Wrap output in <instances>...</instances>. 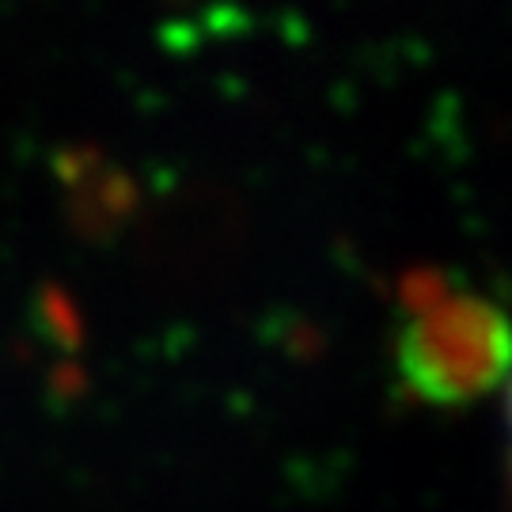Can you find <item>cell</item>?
I'll return each instance as SVG.
<instances>
[{"label":"cell","instance_id":"cell-1","mask_svg":"<svg viewBox=\"0 0 512 512\" xmlns=\"http://www.w3.org/2000/svg\"><path fill=\"white\" fill-rule=\"evenodd\" d=\"M403 293L395 365L406 391L429 406H467L497 391L512 368L509 315L482 296L452 293L437 274H414Z\"/></svg>","mask_w":512,"mask_h":512},{"label":"cell","instance_id":"cell-2","mask_svg":"<svg viewBox=\"0 0 512 512\" xmlns=\"http://www.w3.org/2000/svg\"><path fill=\"white\" fill-rule=\"evenodd\" d=\"M509 414H512V403H509Z\"/></svg>","mask_w":512,"mask_h":512}]
</instances>
